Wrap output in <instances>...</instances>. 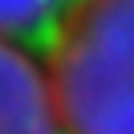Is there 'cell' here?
Segmentation results:
<instances>
[{"instance_id": "3", "label": "cell", "mask_w": 134, "mask_h": 134, "mask_svg": "<svg viewBox=\"0 0 134 134\" xmlns=\"http://www.w3.org/2000/svg\"><path fill=\"white\" fill-rule=\"evenodd\" d=\"M65 8V0H0V37L25 33V29L53 25V16Z\"/></svg>"}, {"instance_id": "2", "label": "cell", "mask_w": 134, "mask_h": 134, "mask_svg": "<svg viewBox=\"0 0 134 134\" xmlns=\"http://www.w3.org/2000/svg\"><path fill=\"white\" fill-rule=\"evenodd\" d=\"M0 134H61L41 65L0 37Z\"/></svg>"}, {"instance_id": "1", "label": "cell", "mask_w": 134, "mask_h": 134, "mask_svg": "<svg viewBox=\"0 0 134 134\" xmlns=\"http://www.w3.org/2000/svg\"><path fill=\"white\" fill-rule=\"evenodd\" d=\"M41 73L61 134H134V0H65Z\"/></svg>"}]
</instances>
